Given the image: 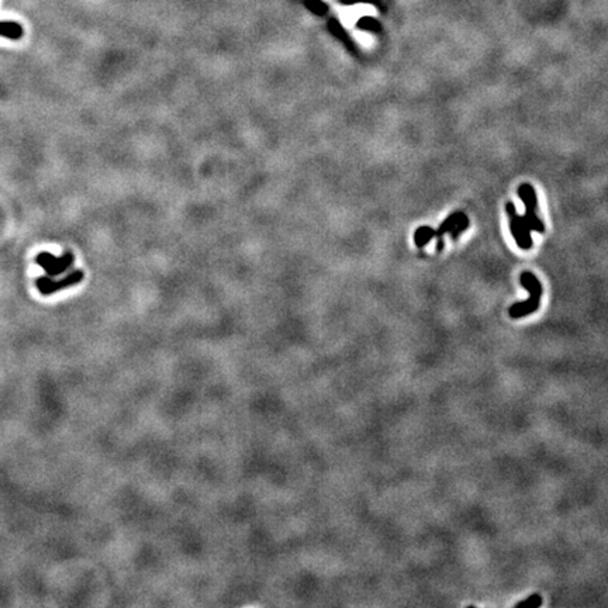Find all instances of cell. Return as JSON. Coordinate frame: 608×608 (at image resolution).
<instances>
[{
  "label": "cell",
  "mask_w": 608,
  "mask_h": 608,
  "mask_svg": "<svg viewBox=\"0 0 608 608\" xmlns=\"http://www.w3.org/2000/svg\"><path fill=\"white\" fill-rule=\"evenodd\" d=\"M83 278H85L83 270L76 269L72 270L68 276L62 278V279H58V281L51 279V276H41V278L37 279L35 286H37V289L40 290L41 294L49 296L52 293L64 290V289L72 287V286H76V284H79L80 281H83Z\"/></svg>",
  "instance_id": "3957f363"
},
{
  "label": "cell",
  "mask_w": 608,
  "mask_h": 608,
  "mask_svg": "<svg viewBox=\"0 0 608 608\" xmlns=\"http://www.w3.org/2000/svg\"><path fill=\"white\" fill-rule=\"evenodd\" d=\"M539 606H542V597H540L539 594H532V596H529L528 598H525V600H522V601H518L514 607L537 608V607H539Z\"/></svg>",
  "instance_id": "ba28073f"
},
{
  "label": "cell",
  "mask_w": 608,
  "mask_h": 608,
  "mask_svg": "<svg viewBox=\"0 0 608 608\" xmlns=\"http://www.w3.org/2000/svg\"><path fill=\"white\" fill-rule=\"evenodd\" d=\"M466 214L462 213V211H455V213L449 214L444 221H442V224L439 225L438 230H435V236L434 238H437L438 239V242H437V251L441 252L442 249H444V235L445 234H450L452 233V230L455 228V225L458 224L459 221H461L462 218L465 217Z\"/></svg>",
  "instance_id": "5b68a950"
},
{
  "label": "cell",
  "mask_w": 608,
  "mask_h": 608,
  "mask_svg": "<svg viewBox=\"0 0 608 608\" xmlns=\"http://www.w3.org/2000/svg\"><path fill=\"white\" fill-rule=\"evenodd\" d=\"M23 34H24L23 27L19 23L9 22V20L0 22V37L9 38L13 41H19L23 38Z\"/></svg>",
  "instance_id": "8992f818"
},
{
  "label": "cell",
  "mask_w": 608,
  "mask_h": 608,
  "mask_svg": "<svg viewBox=\"0 0 608 608\" xmlns=\"http://www.w3.org/2000/svg\"><path fill=\"white\" fill-rule=\"evenodd\" d=\"M434 236H435V230L428 225H422L417 228L414 233V242L418 248H422L425 247Z\"/></svg>",
  "instance_id": "52a82bcc"
},
{
  "label": "cell",
  "mask_w": 608,
  "mask_h": 608,
  "mask_svg": "<svg viewBox=\"0 0 608 608\" xmlns=\"http://www.w3.org/2000/svg\"><path fill=\"white\" fill-rule=\"evenodd\" d=\"M469 228V218H468V215H465L463 218H462L461 221L458 223V224L455 225V228L452 230V233H450V236H452V239L453 241H456L459 236H461L462 233H465L466 230Z\"/></svg>",
  "instance_id": "9c48e42d"
},
{
  "label": "cell",
  "mask_w": 608,
  "mask_h": 608,
  "mask_svg": "<svg viewBox=\"0 0 608 608\" xmlns=\"http://www.w3.org/2000/svg\"><path fill=\"white\" fill-rule=\"evenodd\" d=\"M521 286L528 292V299L519 303H514L508 308V314L511 318H522L527 315L535 313L539 308L540 299H542V284L539 279L531 273V272H522L519 276Z\"/></svg>",
  "instance_id": "7a4b0ae2"
},
{
  "label": "cell",
  "mask_w": 608,
  "mask_h": 608,
  "mask_svg": "<svg viewBox=\"0 0 608 608\" xmlns=\"http://www.w3.org/2000/svg\"><path fill=\"white\" fill-rule=\"evenodd\" d=\"M73 260H75V257H73V254L72 252H65L62 257H59V258H56L54 257L52 254H49V252H41V254H38L37 255V258H35V262L43 268V269L47 272V275L48 276H51V278H55V276H59V275H62L65 270H68L72 265H73Z\"/></svg>",
  "instance_id": "277c9868"
},
{
  "label": "cell",
  "mask_w": 608,
  "mask_h": 608,
  "mask_svg": "<svg viewBox=\"0 0 608 608\" xmlns=\"http://www.w3.org/2000/svg\"><path fill=\"white\" fill-rule=\"evenodd\" d=\"M517 193L525 206V215H518L515 204L513 202H507L506 213L510 220V231L518 247L521 249H531L534 245L531 233L537 231L542 234L545 231V224L538 217V199L535 189L529 183H522L521 186H518Z\"/></svg>",
  "instance_id": "6da1fadb"
}]
</instances>
